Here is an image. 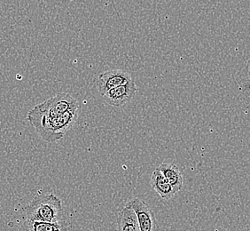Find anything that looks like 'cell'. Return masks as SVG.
Listing matches in <instances>:
<instances>
[{"mask_svg":"<svg viewBox=\"0 0 250 231\" xmlns=\"http://www.w3.org/2000/svg\"><path fill=\"white\" fill-rule=\"evenodd\" d=\"M78 117V108L67 111L62 115H44L33 108L27 116V119L33 125L39 136L47 142H54L62 139Z\"/></svg>","mask_w":250,"mask_h":231,"instance_id":"cell-1","label":"cell"},{"mask_svg":"<svg viewBox=\"0 0 250 231\" xmlns=\"http://www.w3.org/2000/svg\"><path fill=\"white\" fill-rule=\"evenodd\" d=\"M24 220L68 224L65 220L62 200L53 194L42 195L35 198L23 209Z\"/></svg>","mask_w":250,"mask_h":231,"instance_id":"cell-2","label":"cell"},{"mask_svg":"<svg viewBox=\"0 0 250 231\" xmlns=\"http://www.w3.org/2000/svg\"><path fill=\"white\" fill-rule=\"evenodd\" d=\"M44 115L60 116L75 108H79L77 100L67 92L58 93L39 105L34 107Z\"/></svg>","mask_w":250,"mask_h":231,"instance_id":"cell-3","label":"cell"},{"mask_svg":"<svg viewBox=\"0 0 250 231\" xmlns=\"http://www.w3.org/2000/svg\"><path fill=\"white\" fill-rule=\"evenodd\" d=\"M130 74L123 69H111L106 72L101 73L97 79V89L101 95L116 87H120L132 81Z\"/></svg>","mask_w":250,"mask_h":231,"instance_id":"cell-4","label":"cell"},{"mask_svg":"<svg viewBox=\"0 0 250 231\" xmlns=\"http://www.w3.org/2000/svg\"><path fill=\"white\" fill-rule=\"evenodd\" d=\"M133 209L139 222L140 231H158V223L154 213L140 198H133L127 204Z\"/></svg>","mask_w":250,"mask_h":231,"instance_id":"cell-5","label":"cell"},{"mask_svg":"<svg viewBox=\"0 0 250 231\" xmlns=\"http://www.w3.org/2000/svg\"><path fill=\"white\" fill-rule=\"evenodd\" d=\"M137 92V87L132 80L125 85L116 87L106 92L103 97L108 105L113 107L125 106L134 98Z\"/></svg>","mask_w":250,"mask_h":231,"instance_id":"cell-6","label":"cell"},{"mask_svg":"<svg viewBox=\"0 0 250 231\" xmlns=\"http://www.w3.org/2000/svg\"><path fill=\"white\" fill-rule=\"evenodd\" d=\"M158 169L170 184L174 191L178 193L183 187V176L178 166L173 163L165 161L159 166Z\"/></svg>","mask_w":250,"mask_h":231,"instance_id":"cell-7","label":"cell"},{"mask_svg":"<svg viewBox=\"0 0 250 231\" xmlns=\"http://www.w3.org/2000/svg\"><path fill=\"white\" fill-rule=\"evenodd\" d=\"M151 186L153 189L158 193L159 196L165 200L170 199L176 194L170 184L158 168L155 169L152 173Z\"/></svg>","mask_w":250,"mask_h":231,"instance_id":"cell-8","label":"cell"},{"mask_svg":"<svg viewBox=\"0 0 250 231\" xmlns=\"http://www.w3.org/2000/svg\"><path fill=\"white\" fill-rule=\"evenodd\" d=\"M118 231H140L139 222L133 209L126 205L117 218Z\"/></svg>","mask_w":250,"mask_h":231,"instance_id":"cell-9","label":"cell"},{"mask_svg":"<svg viewBox=\"0 0 250 231\" xmlns=\"http://www.w3.org/2000/svg\"><path fill=\"white\" fill-rule=\"evenodd\" d=\"M19 231H70V228L68 224H57L24 220L20 226Z\"/></svg>","mask_w":250,"mask_h":231,"instance_id":"cell-10","label":"cell"}]
</instances>
